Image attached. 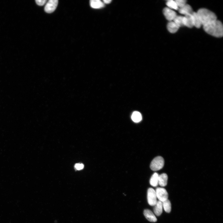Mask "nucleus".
<instances>
[{"label":"nucleus","instance_id":"obj_19","mask_svg":"<svg viewBox=\"0 0 223 223\" xmlns=\"http://www.w3.org/2000/svg\"><path fill=\"white\" fill-rule=\"evenodd\" d=\"M166 5L168 8L171 9H174L176 10H178L179 9V8L175 1L169 0V1H167Z\"/></svg>","mask_w":223,"mask_h":223},{"label":"nucleus","instance_id":"obj_12","mask_svg":"<svg viewBox=\"0 0 223 223\" xmlns=\"http://www.w3.org/2000/svg\"><path fill=\"white\" fill-rule=\"evenodd\" d=\"M168 177L165 173H163L159 176L158 184L161 187L166 186L168 181Z\"/></svg>","mask_w":223,"mask_h":223},{"label":"nucleus","instance_id":"obj_24","mask_svg":"<svg viewBox=\"0 0 223 223\" xmlns=\"http://www.w3.org/2000/svg\"><path fill=\"white\" fill-rule=\"evenodd\" d=\"M103 2L104 4H109L111 3L112 1H111V0H104V1H103Z\"/></svg>","mask_w":223,"mask_h":223},{"label":"nucleus","instance_id":"obj_22","mask_svg":"<svg viewBox=\"0 0 223 223\" xmlns=\"http://www.w3.org/2000/svg\"><path fill=\"white\" fill-rule=\"evenodd\" d=\"M84 165L82 164H76L75 165V168L78 170H80L84 168Z\"/></svg>","mask_w":223,"mask_h":223},{"label":"nucleus","instance_id":"obj_6","mask_svg":"<svg viewBox=\"0 0 223 223\" xmlns=\"http://www.w3.org/2000/svg\"><path fill=\"white\" fill-rule=\"evenodd\" d=\"M58 4V0H49L47 3L44 10L47 13H51L56 9Z\"/></svg>","mask_w":223,"mask_h":223},{"label":"nucleus","instance_id":"obj_20","mask_svg":"<svg viewBox=\"0 0 223 223\" xmlns=\"http://www.w3.org/2000/svg\"><path fill=\"white\" fill-rule=\"evenodd\" d=\"M184 17L177 16L173 21L180 27L184 26L183 23Z\"/></svg>","mask_w":223,"mask_h":223},{"label":"nucleus","instance_id":"obj_16","mask_svg":"<svg viewBox=\"0 0 223 223\" xmlns=\"http://www.w3.org/2000/svg\"><path fill=\"white\" fill-rule=\"evenodd\" d=\"M159 175L157 173H155L152 176L150 183L151 186L154 187H156L158 184Z\"/></svg>","mask_w":223,"mask_h":223},{"label":"nucleus","instance_id":"obj_4","mask_svg":"<svg viewBox=\"0 0 223 223\" xmlns=\"http://www.w3.org/2000/svg\"><path fill=\"white\" fill-rule=\"evenodd\" d=\"M157 198L155 191L152 188L148 189L147 191V200L148 204L152 206L155 205L157 201Z\"/></svg>","mask_w":223,"mask_h":223},{"label":"nucleus","instance_id":"obj_5","mask_svg":"<svg viewBox=\"0 0 223 223\" xmlns=\"http://www.w3.org/2000/svg\"><path fill=\"white\" fill-rule=\"evenodd\" d=\"M155 191L157 198L159 201L163 202L168 199V193L164 189L158 188L156 189Z\"/></svg>","mask_w":223,"mask_h":223},{"label":"nucleus","instance_id":"obj_2","mask_svg":"<svg viewBox=\"0 0 223 223\" xmlns=\"http://www.w3.org/2000/svg\"><path fill=\"white\" fill-rule=\"evenodd\" d=\"M197 13L203 26L217 20L216 16L213 13L205 9L199 10Z\"/></svg>","mask_w":223,"mask_h":223},{"label":"nucleus","instance_id":"obj_15","mask_svg":"<svg viewBox=\"0 0 223 223\" xmlns=\"http://www.w3.org/2000/svg\"><path fill=\"white\" fill-rule=\"evenodd\" d=\"M154 206L153 210L155 214L157 216H160L161 215L163 211V207L162 202L158 201Z\"/></svg>","mask_w":223,"mask_h":223},{"label":"nucleus","instance_id":"obj_9","mask_svg":"<svg viewBox=\"0 0 223 223\" xmlns=\"http://www.w3.org/2000/svg\"><path fill=\"white\" fill-rule=\"evenodd\" d=\"M179 11L180 14L185 16L191 15L193 12L192 7L187 4L182 8L179 9Z\"/></svg>","mask_w":223,"mask_h":223},{"label":"nucleus","instance_id":"obj_8","mask_svg":"<svg viewBox=\"0 0 223 223\" xmlns=\"http://www.w3.org/2000/svg\"><path fill=\"white\" fill-rule=\"evenodd\" d=\"M144 214L146 218L149 221L156 222L157 219L154 213L150 210L146 209L144 210Z\"/></svg>","mask_w":223,"mask_h":223},{"label":"nucleus","instance_id":"obj_3","mask_svg":"<svg viewBox=\"0 0 223 223\" xmlns=\"http://www.w3.org/2000/svg\"><path fill=\"white\" fill-rule=\"evenodd\" d=\"M164 164V160L160 156L154 158L151 162L150 167L151 169L154 171L160 170L163 168Z\"/></svg>","mask_w":223,"mask_h":223},{"label":"nucleus","instance_id":"obj_7","mask_svg":"<svg viewBox=\"0 0 223 223\" xmlns=\"http://www.w3.org/2000/svg\"><path fill=\"white\" fill-rule=\"evenodd\" d=\"M163 14L167 20L172 21L177 16L176 13L168 8H165L163 11Z\"/></svg>","mask_w":223,"mask_h":223},{"label":"nucleus","instance_id":"obj_10","mask_svg":"<svg viewBox=\"0 0 223 223\" xmlns=\"http://www.w3.org/2000/svg\"><path fill=\"white\" fill-rule=\"evenodd\" d=\"M191 14L185 16L184 17L183 19L184 26L190 28H192L194 26Z\"/></svg>","mask_w":223,"mask_h":223},{"label":"nucleus","instance_id":"obj_23","mask_svg":"<svg viewBox=\"0 0 223 223\" xmlns=\"http://www.w3.org/2000/svg\"><path fill=\"white\" fill-rule=\"evenodd\" d=\"M47 1V0H36L35 2L38 5L42 6H43Z\"/></svg>","mask_w":223,"mask_h":223},{"label":"nucleus","instance_id":"obj_1","mask_svg":"<svg viewBox=\"0 0 223 223\" xmlns=\"http://www.w3.org/2000/svg\"><path fill=\"white\" fill-rule=\"evenodd\" d=\"M205 31L208 34L217 38H220L223 35V27L221 22L216 20L203 26Z\"/></svg>","mask_w":223,"mask_h":223},{"label":"nucleus","instance_id":"obj_21","mask_svg":"<svg viewBox=\"0 0 223 223\" xmlns=\"http://www.w3.org/2000/svg\"><path fill=\"white\" fill-rule=\"evenodd\" d=\"M178 8H182L186 4V1L185 0H176L175 1Z\"/></svg>","mask_w":223,"mask_h":223},{"label":"nucleus","instance_id":"obj_13","mask_svg":"<svg viewBox=\"0 0 223 223\" xmlns=\"http://www.w3.org/2000/svg\"><path fill=\"white\" fill-rule=\"evenodd\" d=\"M180 27L173 21L170 22L167 24V28L168 31L172 33L176 32Z\"/></svg>","mask_w":223,"mask_h":223},{"label":"nucleus","instance_id":"obj_11","mask_svg":"<svg viewBox=\"0 0 223 223\" xmlns=\"http://www.w3.org/2000/svg\"><path fill=\"white\" fill-rule=\"evenodd\" d=\"M91 7L95 9H99L103 8L104 3L99 0H91L90 1Z\"/></svg>","mask_w":223,"mask_h":223},{"label":"nucleus","instance_id":"obj_17","mask_svg":"<svg viewBox=\"0 0 223 223\" xmlns=\"http://www.w3.org/2000/svg\"><path fill=\"white\" fill-rule=\"evenodd\" d=\"M163 207L165 212L170 213L172 210V205L170 201L167 199L162 202Z\"/></svg>","mask_w":223,"mask_h":223},{"label":"nucleus","instance_id":"obj_14","mask_svg":"<svg viewBox=\"0 0 223 223\" xmlns=\"http://www.w3.org/2000/svg\"><path fill=\"white\" fill-rule=\"evenodd\" d=\"M191 15L193 21L194 26L197 28H200L202 25L197 13L193 12Z\"/></svg>","mask_w":223,"mask_h":223},{"label":"nucleus","instance_id":"obj_18","mask_svg":"<svg viewBox=\"0 0 223 223\" xmlns=\"http://www.w3.org/2000/svg\"><path fill=\"white\" fill-rule=\"evenodd\" d=\"M132 119L134 122L137 123L141 121L142 117L140 113L136 111L133 113L132 116Z\"/></svg>","mask_w":223,"mask_h":223}]
</instances>
